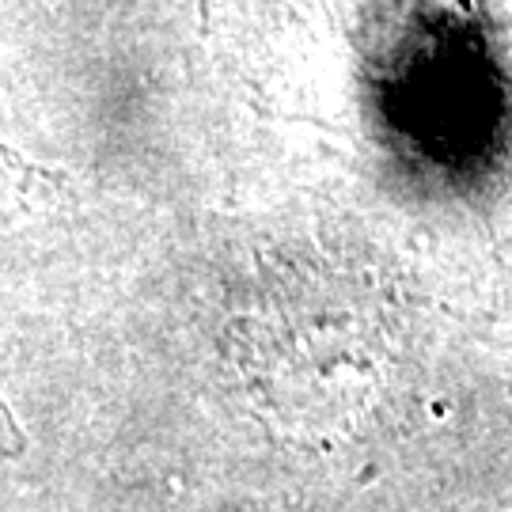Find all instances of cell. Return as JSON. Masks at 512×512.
I'll use <instances>...</instances> for the list:
<instances>
[{"mask_svg": "<svg viewBox=\"0 0 512 512\" xmlns=\"http://www.w3.org/2000/svg\"><path fill=\"white\" fill-rule=\"evenodd\" d=\"M57 198V175L46 167H35L31 160L16 156L12 148L0 145V236L19 228L38 209L54 205ZM23 452V429L16 414L0 399V459Z\"/></svg>", "mask_w": 512, "mask_h": 512, "instance_id": "obj_1", "label": "cell"}]
</instances>
